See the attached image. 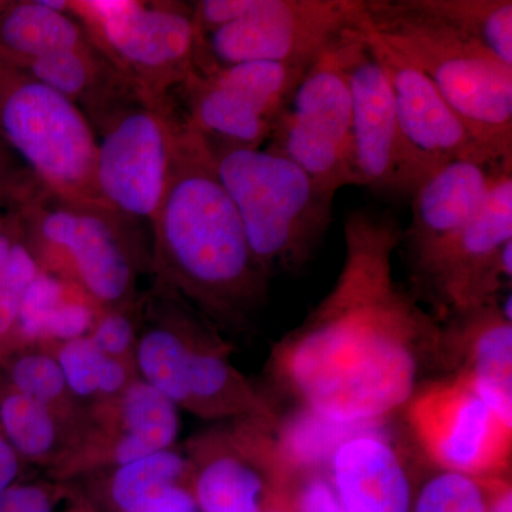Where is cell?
I'll use <instances>...</instances> for the list:
<instances>
[{"label": "cell", "instance_id": "obj_1", "mask_svg": "<svg viewBox=\"0 0 512 512\" xmlns=\"http://www.w3.org/2000/svg\"><path fill=\"white\" fill-rule=\"evenodd\" d=\"M402 231L387 211L359 208L346 217L338 281L276 359L302 407L376 426L416 396L426 348H439L443 336L394 282Z\"/></svg>", "mask_w": 512, "mask_h": 512}, {"label": "cell", "instance_id": "obj_2", "mask_svg": "<svg viewBox=\"0 0 512 512\" xmlns=\"http://www.w3.org/2000/svg\"><path fill=\"white\" fill-rule=\"evenodd\" d=\"M151 225L158 272L208 315L241 320L264 301L269 275L249 248L210 148L185 119Z\"/></svg>", "mask_w": 512, "mask_h": 512}, {"label": "cell", "instance_id": "obj_3", "mask_svg": "<svg viewBox=\"0 0 512 512\" xmlns=\"http://www.w3.org/2000/svg\"><path fill=\"white\" fill-rule=\"evenodd\" d=\"M363 23L429 77L485 150L512 160L510 64L410 0H366Z\"/></svg>", "mask_w": 512, "mask_h": 512}, {"label": "cell", "instance_id": "obj_4", "mask_svg": "<svg viewBox=\"0 0 512 512\" xmlns=\"http://www.w3.org/2000/svg\"><path fill=\"white\" fill-rule=\"evenodd\" d=\"M207 146L261 268H302L328 232L335 194L268 148Z\"/></svg>", "mask_w": 512, "mask_h": 512}, {"label": "cell", "instance_id": "obj_5", "mask_svg": "<svg viewBox=\"0 0 512 512\" xmlns=\"http://www.w3.org/2000/svg\"><path fill=\"white\" fill-rule=\"evenodd\" d=\"M0 133L46 191L103 205L96 184V134L72 100L28 74L12 73L0 79Z\"/></svg>", "mask_w": 512, "mask_h": 512}, {"label": "cell", "instance_id": "obj_6", "mask_svg": "<svg viewBox=\"0 0 512 512\" xmlns=\"http://www.w3.org/2000/svg\"><path fill=\"white\" fill-rule=\"evenodd\" d=\"M94 46L144 96L167 93L195 73L200 35L192 6L133 0L69 2Z\"/></svg>", "mask_w": 512, "mask_h": 512}, {"label": "cell", "instance_id": "obj_7", "mask_svg": "<svg viewBox=\"0 0 512 512\" xmlns=\"http://www.w3.org/2000/svg\"><path fill=\"white\" fill-rule=\"evenodd\" d=\"M33 222L47 264L80 289L101 312L127 308L136 265L126 225L104 205L67 200L46 191Z\"/></svg>", "mask_w": 512, "mask_h": 512}, {"label": "cell", "instance_id": "obj_8", "mask_svg": "<svg viewBox=\"0 0 512 512\" xmlns=\"http://www.w3.org/2000/svg\"><path fill=\"white\" fill-rule=\"evenodd\" d=\"M363 18V0H254L241 19L200 37L195 72L249 62L309 67Z\"/></svg>", "mask_w": 512, "mask_h": 512}, {"label": "cell", "instance_id": "obj_9", "mask_svg": "<svg viewBox=\"0 0 512 512\" xmlns=\"http://www.w3.org/2000/svg\"><path fill=\"white\" fill-rule=\"evenodd\" d=\"M96 126V184L101 204L130 221H153L173 164L178 117L168 101L137 96Z\"/></svg>", "mask_w": 512, "mask_h": 512}, {"label": "cell", "instance_id": "obj_10", "mask_svg": "<svg viewBox=\"0 0 512 512\" xmlns=\"http://www.w3.org/2000/svg\"><path fill=\"white\" fill-rule=\"evenodd\" d=\"M335 42L303 74L291 100L276 117L266 147L289 158L332 194L356 185L352 97Z\"/></svg>", "mask_w": 512, "mask_h": 512}, {"label": "cell", "instance_id": "obj_11", "mask_svg": "<svg viewBox=\"0 0 512 512\" xmlns=\"http://www.w3.org/2000/svg\"><path fill=\"white\" fill-rule=\"evenodd\" d=\"M335 45L352 97L355 183L377 197L410 201L420 183L404 144L386 72L360 23L342 32Z\"/></svg>", "mask_w": 512, "mask_h": 512}, {"label": "cell", "instance_id": "obj_12", "mask_svg": "<svg viewBox=\"0 0 512 512\" xmlns=\"http://www.w3.org/2000/svg\"><path fill=\"white\" fill-rule=\"evenodd\" d=\"M512 275V167L498 173L480 210L417 284L450 312L495 302Z\"/></svg>", "mask_w": 512, "mask_h": 512}, {"label": "cell", "instance_id": "obj_13", "mask_svg": "<svg viewBox=\"0 0 512 512\" xmlns=\"http://www.w3.org/2000/svg\"><path fill=\"white\" fill-rule=\"evenodd\" d=\"M360 26L389 79L404 144L420 185L456 161L507 163L478 143L426 74L367 28L363 18Z\"/></svg>", "mask_w": 512, "mask_h": 512}, {"label": "cell", "instance_id": "obj_14", "mask_svg": "<svg viewBox=\"0 0 512 512\" xmlns=\"http://www.w3.org/2000/svg\"><path fill=\"white\" fill-rule=\"evenodd\" d=\"M410 403L417 437L441 470L490 478L507 466L511 429L463 375L430 387Z\"/></svg>", "mask_w": 512, "mask_h": 512}, {"label": "cell", "instance_id": "obj_15", "mask_svg": "<svg viewBox=\"0 0 512 512\" xmlns=\"http://www.w3.org/2000/svg\"><path fill=\"white\" fill-rule=\"evenodd\" d=\"M507 163L485 165L456 161L441 167L410 198L412 220L402 231L414 281H419L431 262L457 237L490 191Z\"/></svg>", "mask_w": 512, "mask_h": 512}, {"label": "cell", "instance_id": "obj_16", "mask_svg": "<svg viewBox=\"0 0 512 512\" xmlns=\"http://www.w3.org/2000/svg\"><path fill=\"white\" fill-rule=\"evenodd\" d=\"M377 426L357 431L336 448L328 464L330 484L348 512H412L409 474Z\"/></svg>", "mask_w": 512, "mask_h": 512}, {"label": "cell", "instance_id": "obj_17", "mask_svg": "<svg viewBox=\"0 0 512 512\" xmlns=\"http://www.w3.org/2000/svg\"><path fill=\"white\" fill-rule=\"evenodd\" d=\"M456 313L454 333L468 348L463 376L481 400L512 429V326L495 302Z\"/></svg>", "mask_w": 512, "mask_h": 512}, {"label": "cell", "instance_id": "obj_18", "mask_svg": "<svg viewBox=\"0 0 512 512\" xmlns=\"http://www.w3.org/2000/svg\"><path fill=\"white\" fill-rule=\"evenodd\" d=\"M181 87L187 100L184 119L207 143L261 148L275 121L248 99L205 74H191Z\"/></svg>", "mask_w": 512, "mask_h": 512}, {"label": "cell", "instance_id": "obj_19", "mask_svg": "<svg viewBox=\"0 0 512 512\" xmlns=\"http://www.w3.org/2000/svg\"><path fill=\"white\" fill-rule=\"evenodd\" d=\"M274 446L256 457L241 447H214L204 453L195 477V503L202 512H265L264 461Z\"/></svg>", "mask_w": 512, "mask_h": 512}, {"label": "cell", "instance_id": "obj_20", "mask_svg": "<svg viewBox=\"0 0 512 512\" xmlns=\"http://www.w3.org/2000/svg\"><path fill=\"white\" fill-rule=\"evenodd\" d=\"M119 436L110 447L119 466L170 450L177 439V404L144 380L131 382L117 397Z\"/></svg>", "mask_w": 512, "mask_h": 512}, {"label": "cell", "instance_id": "obj_21", "mask_svg": "<svg viewBox=\"0 0 512 512\" xmlns=\"http://www.w3.org/2000/svg\"><path fill=\"white\" fill-rule=\"evenodd\" d=\"M90 43L89 33L73 13L50 8L45 0L12 3L0 13V46L13 62Z\"/></svg>", "mask_w": 512, "mask_h": 512}, {"label": "cell", "instance_id": "obj_22", "mask_svg": "<svg viewBox=\"0 0 512 512\" xmlns=\"http://www.w3.org/2000/svg\"><path fill=\"white\" fill-rule=\"evenodd\" d=\"M366 427L370 426L340 423L302 407L279 430L274 446L279 466L298 473L318 471L328 466L343 441Z\"/></svg>", "mask_w": 512, "mask_h": 512}, {"label": "cell", "instance_id": "obj_23", "mask_svg": "<svg viewBox=\"0 0 512 512\" xmlns=\"http://www.w3.org/2000/svg\"><path fill=\"white\" fill-rule=\"evenodd\" d=\"M414 8L458 30L512 66L511 0H410Z\"/></svg>", "mask_w": 512, "mask_h": 512}, {"label": "cell", "instance_id": "obj_24", "mask_svg": "<svg viewBox=\"0 0 512 512\" xmlns=\"http://www.w3.org/2000/svg\"><path fill=\"white\" fill-rule=\"evenodd\" d=\"M200 332L190 320L154 326L137 346V362L144 382L175 404L185 402V370L195 336Z\"/></svg>", "mask_w": 512, "mask_h": 512}, {"label": "cell", "instance_id": "obj_25", "mask_svg": "<svg viewBox=\"0 0 512 512\" xmlns=\"http://www.w3.org/2000/svg\"><path fill=\"white\" fill-rule=\"evenodd\" d=\"M56 360L69 392L84 399L119 397L131 383L127 363L101 352L89 336L62 343Z\"/></svg>", "mask_w": 512, "mask_h": 512}, {"label": "cell", "instance_id": "obj_26", "mask_svg": "<svg viewBox=\"0 0 512 512\" xmlns=\"http://www.w3.org/2000/svg\"><path fill=\"white\" fill-rule=\"evenodd\" d=\"M306 70L308 67L296 64L249 62L218 67L201 74L245 94L275 121L291 100Z\"/></svg>", "mask_w": 512, "mask_h": 512}, {"label": "cell", "instance_id": "obj_27", "mask_svg": "<svg viewBox=\"0 0 512 512\" xmlns=\"http://www.w3.org/2000/svg\"><path fill=\"white\" fill-rule=\"evenodd\" d=\"M60 416L45 404L13 392L0 402V424L15 451L32 460H47L60 448Z\"/></svg>", "mask_w": 512, "mask_h": 512}, {"label": "cell", "instance_id": "obj_28", "mask_svg": "<svg viewBox=\"0 0 512 512\" xmlns=\"http://www.w3.org/2000/svg\"><path fill=\"white\" fill-rule=\"evenodd\" d=\"M497 480L441 470L421 485L412 512H490Z\"/></svg>", "mask_w": 512, "mask_h": 512}, {"label": "cell", "instance_id": "obj_29", "mask_svg": "<svg viewBox=\"0 0 512 512\" xmlns=\"http://www.w3.org/2000/svg\"><path fill=\"white\" fill-rule=\"evenodd\" d=\"M190 467L180 454L160 451L117 468L111 480V495L121 511H126L147 495L177 484Z\"/></svg>", "mask_w": 512, "mask_h": 512}, {"label": "cell", "instance_id": "obj_30", "mask_svg": "<svg viewBox=\"0 0 512 512\" xmlns=\"http://www.w3.org/2000/svg\"><path fill=\"white\" fill-rule=\"evenodd\" d=\"M15 392L45 404L60 416L66 412L67 389L56 357L47 353H30L19 357L10 369Z\"/></svg>", "mask_w": 512, "mask_h": 512}, {"label": "cell", "instance_id": "obj_31", "mask_svg": "<svg viewBox=\"0 0 512 512\" xmlns=\"http://www.w3.org/2000/svg\"><path fill=\"white\" fill-rule=\"evenodd\" d=\"M73 284L49 271H40L23 292L20 301L18 326L20 335L28 342H42L47 320L64 301Z\"/></svg>", "mask_w": 512, "mask_h": 512}, {"label": "cell", "instance_id": "obj_32", "mask_svg": "<svg viewBox=\"0 0 512 512\" xmlns=\"http://www.w3.org/2000/svg\"><path fill=\"white\" fill-rule=\"evenodd\" d=\"M40 271L42 269L32 252L15 242L5 271L0 276V336L15 326L23 292Z\"/></svg>", "mask_w": 512, "mask_h": 512}, {"label": "cell", "instance_id": "obj_33", "mask_svg": "<svg viewBox=\"0 0 512 512\" xmlns=\"http://www.w3.org/2000/svg\"><path fill=\"white\" fill-rule=\"evenodd\" d=\"M87 336L107 356L124 360L133 348L134 325L123 309L103 312Z\"/></svg>", "mask_w": 512, "mask_h": 512}, {"label": "cell", "instance_id": "obj_34", "mask_svg": "<svg viewBox=\"0 0 512 512\" xmlns=\"http://www.w3.org/2000/svg\"><path fill=\"white\" fill-rule=\"evenodd\" d=\"M306 474L293 500L295 512H348L328 477L316 471Z\"/></svg>", "mask_w": 512, "mask_h": 512}, {"label": "cell", "instance_id": "obj_35", "mask_svg": "<svg viewBox=\"0 0 512 512\" xmlns=\"http://www.w3.org/2000/svg\"><path fill=\"white\" fill-rule=\"evenodd\" d=\"M195 508V498L174 484L147 495L124 512H195Z\"/></svg>", "mask_w": 512, "mask_h": 512}, {"label": "cell", "instance_id": "obj_36", "mask_svg": "<svg viewBox=\"0 0 512 512\" xmlns=\"http://www.w3.org/2000/svg\"><path fill=\"white\" fill-rule=\"evenodd\" d=\"M47 491L39 487H13L0 493V512H50Z\"/></svg>", "mask_w": 512, "mask_h": 512}, {"label": "cell", "instance_id": "obj_37", "mask_svg": "<svg viewBox=\"0 0 512 512\" xmlns=\"http://www.w3.org/2000/svg\"><path fill=\"white\" fill-rule=\"evenodd\" d=\"M18 470V454L8 439L0 433V493L10 488Z\"/></svg>", "mask_w": 512, "mask_h": 512}, {"label": "cell", "instance_id": "obj_38", "mask_svg": "<svg viewBox=\"0 0 512 512\" xmlns=\"http://www.w3.org/2000/svg\"><path fill=\"white\" fill-rule=\"evenodd\" d=\"M490 512H512V493L510 485L497 481L491 498Z\"/></svg>", "mask_w": 512, "mask_h": 512}, {"label": "cell", "instance_id": "obj_39", "mask_svg": "<svg viewBox=\"0 0 512 512\" xmlns=\"http://www.w3.org/2000/svg\"><path fill=\"white\" fill-rule=\"evenodd\" d=\"M13 244H15V242H13L5 232H0V276H2L3 271H5L6 264H8Z\"/></svg>", "mask_w": 512, "mask_h": 512}, {"label": "cell", "instance_id": "obj_40", "mask_svg": "<svg viewBox=\"0 0 512 512\" xmlns=\"http://www.w3.org/2000/svg\"><path fill=\"white\" fill-rule=\"evenodd\" d=\"M266 512H285L284 510H279V508H272V510Z\"/></svg>", "mask_w": 512, "mask_h": 512}]
</instances>
